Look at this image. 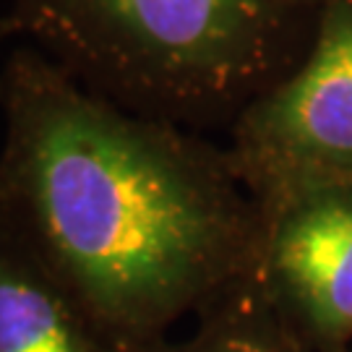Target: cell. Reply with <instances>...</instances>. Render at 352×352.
Wrapping results in <instances>:
<instances>
[{
	"mask_svg": "<svg viewBox=\"0 0 352 352\" xmlns=\"http://www.w3.org/2000/svg\"><path fill=\"white\" fill-rule=\"evenodd\" d=\"M350 352H352V350H350Z\"/></svg>",
	"mask_w": 352,
	"mask_h": 352,
	"instance_id": "cell-9",
	"label": "cell"
},
{
	"mask_svg": "<svg viewBox=\"0 0 352 352\" xmlns=\"http://www.w3.org/2000/svg\"><path fill=\"white\" fill-rule=\"evenodd\" d=\"M225 146L258 204L352 183V0L318 6L308 50L235 118Z\"/></svg>",
	"mask_w": 352,
	"mask_h": 352,
	"instance_id": "cell-3",
	"label": "cell"
},
{
	"mask_svg": "<svg viewBox=\"0 0 352 352\" xmlns=\"http://www.w3.org/2000/svg\"><path fill=\"white\" fill-rule=\"evenodd\" d=\"M256 274L311 352L352 350V183H324L258 204Z\"/></svg>",
	"mask_w": 352,
	"mask_h": 352,
	"instance_id": "cell-4",
	"label": "cell"
},
{
	"mask_svg": "<svg viewBox=\"0 0 352 352\" xmlns=\"http://www.w3.org/2000/svg\"><path fill=\"white\" fill-rule=\"evenodd\" d=\"M0 352H133L0 225Z\"/></svg>",
	"mask_w": 352,
	"mask_h": 352,
	"instance_id": "cell-5",
	"label": "cell"
},
{
	"mask_svg": "<svg viewBox=\"0 0 352 352\" xmlns=\"http://www.w3.org/2000/svg\"><path fill=\"white\" fill-rule=\"evenodd\" d=\"M8 34H11V29L6 24V16H0V39H6Z\"/></svg>",
	"mask_w": 352,
	"mask_h": 352,
	"instance_id": "cell-7",
	"label": "cell"
},
{
	"mask_svg": "<svg viewBox=\"0 0 352 352\" xmlns=\"http://www.w3.org/2000/svg\"><path fill=\"white\" fill-rule=\"evenodd\" d=\"M316 0H8L11 34L115 104L225 131L292 71Z\"/></svg>",
	"mask_w": 352,
	"mask_h": 352,
	"instance_id": "cell-2",
	"label": "cell"
},
{
	"mask_svg": "<svg viewBox=\"0 0 352 352\" xmlns=\"http://www.w3.org/2000/svg\"><path fill=\"white\" fill-rule=\"evenodd\" d=\"M321 3H329V0H316V6H321Z\"/></svg>",
	"mask_w": 352,
	"mask_h": 352,
	"instance_id": "cell-8",
	"label": "cell"
},
{
	"mask_svg": "<svg viewBox=\"0 0 352 352\" xmlns=\"http://www.w3.org/2000/svg\"><path fill=\"white\" fill-rule=\"evenodd\" d=\"M0 225L128 350L248 277L264 217L227 146L126 110L32 45L0 65Z\"/></svg>",
	"mask_w": 352,
	"mask_h": 352,
	"instance_id": "cell-1",
	"label": "cell"
},
{
	"mask_svg": "<svg viewBox=\"0 0 352 352\" xmlns=\"http://www.w3.org/2000/svg\"><path fill=\"white\" fill-rule=\"evenodd\" d=\"M144 352H311L279 314L253 269L238 285L204 305L180 340L157 342Z\"/></svg>",
	"mask_w": 352,
	"mask_h": 352,
	"instance_id": "cell-6",
	"label": "cell"
}]
</instances>
